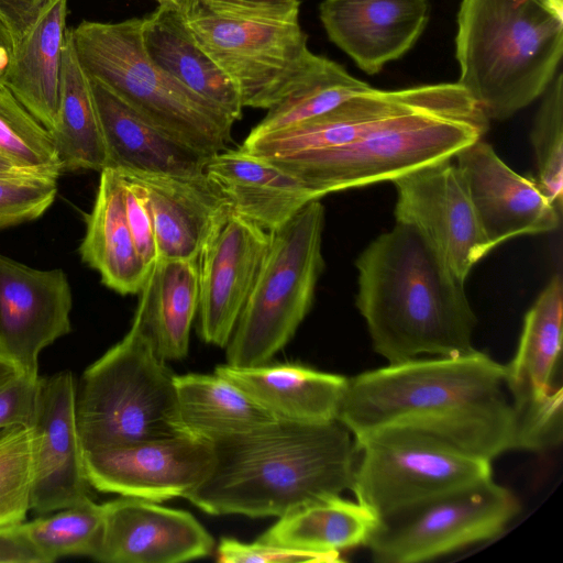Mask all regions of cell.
I'll return each mask as SVG.
<instances>
[{"label":"cell","instance_id":"6","mask_svg":"<svg viewBox=\"0 0 563 563\" xmlns=\"http://www.w3.org/2000/svg\"><path fill=\"white\" fill-rule=\"evenodd\" d=\"M76 418L85 452L194 435L180 415L175 374L135 316L123 339L82 373Z\"/></svg>","mask_w":563,"mask_h":563},{"label":"cell","instance_id":"7","mask_svg":"<svg viewBox=\"0 0 563 563\" xmlns=\"http://www.w3.org/2000/svg\"><path fill=\"white\" fill-rule=\"evenodd\" d=\"M143 18L70 29L88 77L172 137L210 157L227 148L234 120L158 67L146 54Z\"/></svg>","mask_w":563,"mask_h":563},{"label":"cell","instance_id":"24","mask_svg":"<svg viewBox=\"0 0 563 563\" xmlns=\"http://www.w3.org/2000/svg\"><path fill=\"white\" fill-rule=\"evenodd\" d=\"M214 373L233 383L276 419L307 423L336 420L347 386V378L342 375L298 364H222Z\"/></svg>","mask_w":563,"mask_h":563},{"label":"cell","instance_id":"10","mask_svg":"<svg viewBox=\"0 0 563 563\" xmlns=\"http://www.w3.org/2000/svg\"><path fill=\"white\" fill-rule=\"evenodd\" d=\"M356 501L378 519L492 477V462L433 435L385 428L354 440Z\"/></svg>","mask_w":563,"mask_h":563},{"label":"cell","instance_id":"34","mask_svg":"<svg viewBox=\"0 0 563 563\" xmlns=\"http://www.w3.org/2000/svg\"><path fill=\"white\" fill-rule=\"evenodd\" d=\"M0 155L20 168L62 175L49 131L0 82Z\"/></svg>","mask_w":563,"mask_h":563},{"label":"cell","instance_id":"46","mask_svg":"<svg viewBox=\"0 0 563 563\" xmlns=\"http://www.w3.org/2000/svg\"><path fill=\"white\" fill-rule=\"evenodd\" d=\"M23 521L25 520L22 519L21 517L0 509V530L15 527Z\"/></svg>","mask_w":563,"mask_h":563},{"label":"cell","instance_id":"29","mask_svg":"<svg viewBox=\"0 0 563 563\" xmlns=\"http://www.w3.org/2000/svg\"><path fill=\"white\" fill-rule=\"evenodd\" d=\"M377 523L378 518L368 508L334 495L279 517L257 541L335 562L342 551L365 545Z\"/></svg>","mask_w":563,"mask_h":563},{"label":"cell","instance_id":"2","mask_svg":"<svg viewBox=\"0 0 563 563\" xmlns=\"http://www.w3.org/2000/svg\"><path fill=\"white\" fill-rule=\"evenodd\" d=\"M212 444L209 475L185 497L209 515L279 518L352 486L357 451L338 420L277 419Z\"/></svg>","mask_w":563,"mask_h":563},{"label":"cell","instance_id":"15","mask_svg":"<svg viewBox=\"0 0 563 563\" xmlns=\"http://www.w3.org/2000/svg\"><path fill=\"white\" fill-rule=\"evenodd\" d=\"M69 371L38 378L33 416L30 510L42 516L90 498Z\"/></svg>","mask_w":563,"mask_h":563},{"label":"cell","instance_id":"14","mask_svg":"<svg viewBox=\"0 0 563 563\" xmlns=\"http://www.w3.org/2000/svg\"><path fill=\"white\" fill-rule=\"evenodd\" d=\"M213 461L212 442L194 435L140 441L84 453L91 487L155 503L185 498L209 475Z\"/></svg>","mask_w":563,"mask_h":563},{"label":"cell","instance_id":"1","mask_svg":"<svg viewBox=\"0 0 563 563\" xmlns=\"http://www.w3.org/2000/svg\"><path fill=\"white\" fill-rule=\"evenodd\" d=\"M506 367L474 350L417 357L347 378L336 420L353 439L404 428L493 461L517 449Z\"/></svg>","mask_w":563,"mask_h":563},{"label":"cell","instance_id":"17","mask_svg":"<svg viewBox=\"0 0 563 563\" xmlns=\"http://www.w3.org/2000/svg\"><path fill=\"white\" fill-rule=\"evenodd\" d=\"M71 288L60 268L36 269L0 254V354L38 377V356L71 331Z\"/></svg>","mask_w":563,"mask_h":563},{"label":"cell","instance_id":"38","mask_svg":"<svg viewBox=\"0 0 563 563\" xmlns=\"http://www.w3.org/2000/svg\"><path fill=\"white\" fill-rule=\"evenodd\" d=\"M120 175L124 183V206L129 229L141 260L151 272L158 260V252L146 195L137 183Z\"/></svg>","mask_w":563,"mask_h":563},{"label":"cell","instance_id":"41","mask_svg":"<svg viewBox=\"0 0 563 563\" xmlns=\"http://www.w3.org/2000/svg\"><path fill=\"white\" fill-rule=\"evenodd\" d=\"M48 0H0V20L16 45L30 31Z\"/></svg>","mask_w":563,"mask_h":563},{"label":"cell","instance_id":"11","mask_svg":"<svg viewBox=\"0 0 563 563\" xmlns=\"http://www.w3.org/2000/svg\"><path fill=\"white\" fill-rule=\"evenodd\" d=\"M519 511L516 495L490 478L378 519L365 547L377 563L426 562L495 538Z\"/></svg>","mask_w":563,"mask_h":563},{"label":"cell","instance_id":"45","mask_svg":"<svg viewBox=\"0 0 563 563\" xmlns=\"http://www.w3.org/2000/svg\"><path fill=\"white\" fill-rule=\"evenodd\" d=\"M21 374L15 365L5 356L0 354V384L11 379L12 377Z\"/></svg>","mask_w":563,"mask_h":563},{"label":"cell","instance_id":"25","mask_svg":"<svg viewBox=\"0 0 563 563\" xmlns=\"http://www.w3.org/2000/svg\"><path fill=\"white\" fill-rule=\"evenodd\" d=\"M85 222L79 246L82 262L100 274L108 288L121 295L139 294L150 271L135 249L125 214L124 183L115 169L106 167L100 172L95 202Z\"/></svg>","mask_w":563,"mask_h":563},{"label":"cell","instance_id":"33","mask_svg":"<svg viewBox=\"0 0 563 563\" xmlns=\"http://www.w3.org/2000/svg\"><path fill=\"white\" fill-rule=\"evenodd\" d=\"M102 520V505L90 497L51 516L23 521L19 529L43 563H52L69 555L93 558L100 542Z\"/></svg>","mask_w":563,"mask_h":563},{"label":"cell","instance_id":"39","mask_svg":"<svg viewBox=\"0 0 563 563\" xmlns=\"http://www.w3.org/2000/svg\"><path fill=\"white\" fill-rule=\"evenodd\" d=\"M217 553L218 561L223 563L327 562L314 553L274 547L257 540L246 543L231 538L221 539Z\"/></svg>","mask_w":563,"mask_h":563},{"label":"cell","instance_id":"35","mask_svg":"<svg viewBox=\"0 0 563 563\" xmlns=\"http://www.w3.org/2000/svg\"><path fill=\"white\" fill-rule=\"evenodd\" d=\"M530 141L538 178L547 198L562 211L563 198V75L558 71L536 113Z\"/></svg>","mask_w":563,"mask_h":563},{"label":"cell","instance_id":"19","mask_svg":"<svg viewBox=\"0 0 563 563\" xmlns=\"http://www.w3.org/2000/svg\"><path fill=\"white\" fill-rule=\"evenodd\" d=\"M99 547L106 563H178L208 556L212 536L189 512L121 496L102 504Z\"/></svg>","mask_w":563,"mask_h":563},{"label":"cell","instance_id":"16","mask_svg":"<svg viewBox=\"0 0 563 563\" xmlns=\"http://www.w3.org/2000/svg\"><path fill=\"white\" fill-rule=\"evenodd\" d=\"M271 243V232L231 208L214 227L197 258L199 334L225 347L253 289Z\"/></svg>","mask_w":563,"mask_h":563},{"label":"cell","instance_id":"36","mask_svg":"<svg viewBox=\"0 0 563 563\" xmlns=\"http://www.w3.org/2000/svg\"><path fill=\"white\" fill-rule=\"evenodd\" d=\"M33 432L30 424L0 430V509L25 520L30 510Z\"/></svg>","mask_w":563,"mask_h":563},{"label":"cell","instance_id":"18","mask_svg":"<svg viewBox=\"0 0 563 563\" xmlns=\"http://www.w3.org/2000/svg\"><path fill=\"white\" fill-rule=\"evenodd\" d=\"M454 158L478 224L493 249L520 235L555 231L562 211L542 192L536 179L512 170L483 139Z\"/></svg>","mask_w":563,"mask_h":563},{"label":"cell","instance_id":"22","mask_svg":"<svg viewBox=\"0 0 563 563\" xmlns=\"http://www.w3.org/2000/svg\"><path fill=\"white\" fill-rule=\"evenodd\" d=\"M203 173L235 214L268 232L320 200L300 178L241 146L210 156Z\"/></svg>","mask_w":563,"mask_h":563},{"label":"cell","instance_id":"3","mask_svg":"<svg viewBox=\"0 0 563 563\" xmlns=\"http://www.w3.org/2000/svg\"><path fill=\"white\" fill-rule=\"evenodd\" d=\"M356 307L388 363L473 352L476 316L465 283L411 227L396 222L355 261Z\"/></svg>","mask_w":563,"mask_h":563},{"label":"cell","instance_id":"12","mask_svg":"<svg viewBox=\"0 0 563 563\" xmlns=\"http://www.w3.org/2000/svg\"><path fill=\"white\" fill-rule=\"evenodd\" d=\"M563 284L560 274L527 311L505 384L516 417L517 450L545 451L562 441V387L554 378L562 349Z\"/></svg>","mask_w":563,"mask_h":563},{"label":"cell","instance_id":"32","mask_svg":"<svg viewBox=\"0 0 563 563\" xmlns=\"http://www.w3.org/2000/svg\"><path fill=\"white\" fill-rule=\"evenodd\" d=\"M340 64L316 55L310 66L267 109L249 136L283 130L321 115L351 97L369 89Z\"/></svg>","mask_w":563,"mask_h":563},{"label":"cell","instance_id":"42","mask_svg":"<svg viewBox=\"0 0 563 563\" xmlns=\"http://www.w3.org/2000/svg\"><path fill=\"white\" fill-rule=\"evenodd\" d=\"M0 563H43L19 525L0 530Z\"/></svg>","mask_w":563,"mask_h":563},{"label":"cell","instance_id":"21","mask_svg":"<svg viewBox=\"0 0 563 563\" xmlns=\"http://www.w3.org/2000/svg\"><path fill=\"white\" fill-rule=\"evenodd\" d=\"M144 190L153 218L158 260L196 261L222 217L227 199L205 173L173 176L135 170H117Z\"/></svg>","mask_w":563,"mask_h":563},{"label":"cell","instance_id":"37","mask_svg":"<svg viewBox=\"0 0 563 563\" xmlns=\"http://www.w3.org/2000/svg\"><path fill=\"white\" fill-rule=\"evenodd\" d=\"M58 177L23 168L0 173V230L45 213L55 200Z\"/></svg>","mask_w":563,"mask_h":563},{"label":"cell","instance_id":"23","mask_svg":"<svg viewBox=\"0 0 563 563\" xmlns=\"http://www.w3.org/2000/svg\"><path fill=\"white\" fill-rule=\"evenodd\" d=\"M90 81L106 167L173 176L203 174L208 156L172 137L99 82Z\"/></svg>","mask_w":563,"mask_h":563},{"label":"cell","instance_id":"13","mask_svg":"<svg viewBox=\"0 0 563 563\" xmlns=\"http://www.w3.org/2000/svg\"><path fill=\"white\" fill-rule=\"evenodd\" d=\"M452 159L394 179V214L396 222L413 228L465 283L473 267L494 249L478 224L464 178Z\"/></svg>","mask_w":563,"mask_h":563},{"label":"cell","instance_id":"4","mask_svg":"<svg viewBox=\"0 0 563 563\" xmlns=\"http://www.w3.org/2000/svg\"><path fill=\"white\" fill-rule=\"evenodd\" d=\"M489 121L457 82L409 87L402 102L345 145L274 163L328 194L394 179L452 159L483 139Z\"/></svg>","mask_w":563,"mask_h":563},{"label":"cell","instance_id":"30","mask_svg":"<svg viewBox=\"0 0 563 563\" xmlns=\"http://www.w3.org/2000/svg\"><path fill=\"white\" fill-rule=\"evenodd\" d=\"M63 172H101L107 155L91 81L67 29L60 67L59 104L49 131Z\"/></svg>","mask_w":563,"mask_h":563},{"label":"cell","instance_id":"8","mask_svg":"<svg viewBox=\"0 0 563 563\" xmlns=\"http://www.w3.org/2000/svg\"><path fill=\"white\" fill-rule=\"evenodd\" d=\"M299 8V0H202L185 23L235 84L243 107L267 110L316 56Z\"/></svg>","mask_w":563,"mask_h":563},{"label":"cell","instance_id":"26","mask_svg":"<svg viewBox=\"0 0 563 563\" xmlns=\"http://www.w3.org/2000/svg\"><path fill=\"white\" fill-rule=\"evenodd\" d=\"M142 38L158 67L234 121L242 118L244 107L235 84L197 43L178 13L158 5L143 18Z\"/></svg>","mask_w":563,"mask_h":563},{"label":"cell","instance_id":"20","mask_svg":"<svg viewBox=\"0 0 563 563\" xmlns=\"http://www.w3.org/2000/svg\"><path fill=\"white\" fill-rule=\"evenodd\" d=\"M320 21L328 37L368 75L404 56L429 21L427 0H324Z\"/></svg>","mask_w":563,"mask_h":563},{"label":"cell","instance_id":"47","mask_svg":"<svg viewBox=\"0 0 563 563\" xmlns=\"http://www.w3.org/2000/svg\"><path fill=\"white\" fill-rule=\"evenodd\" d=\"M14 169H20V167H16L10 161H8L7 158H4L0 155V173L10 172V170H14ZM23 169H25V168H23Z\"/></svg>","mask_w":563,"mask_h":563},{"label":"cell","instance_id":"28","mask_svg":"<svg viewBox=\"0 0 563 563\" xmlns=\"http://www.w3.org/2000/svg\"><path fill=\"white\" fill-rule=\"evenodd\" d=\"M135 317L165 361L187 356L199 305L197 260L159 258L141 289Z\"/></svg>","mask_w":563,"mask_h":563},{"label":"cell","instance_id":"44","mask_svg":"<svg viewBox=\"0 0 563 563\" xmlns=\"http://www.w3.org/2000/svg\"><path fill=\"white\" fill-rule=\"evenodd\" d=\"M161 7H165L178 13L184 20L189 19L202 0H156Z\"/></svg>","mask_w":563,"mask_h":563},{"label":"cell","instance_id":"43","mask_svg":"<svg viewBox=\"0 0 563 563\" xmlns=\"http://www.w3.org/2000/svg\"><path fill=\"white\" fill-rule=\"evenodd\" d=\"M14 48L15 44L12 35L5 24L0 20V82L11 65Z\"/></svg>","mask_w":563,"mask_h":563},{"label":"cell","instance_id":"40","mask_svg":"<svg viewBox=\"0 0 563 563\" xmlns=\"http://www.w3.org/2000/svg\"><path fill=\"white\" fill-rule=\"evenodd\" d=\"M38 377L18 374L0 384V430L30 424L37 394Z\"/></svg>","mask_w":563,"mask_h":563},{"label":"cell","instance_id":"5","mask_svg":"<svg viewBox=\"0 0 563 563\" xmlns=\"http://www.w3.org/2000/svg\"><path fill=\"white\" fill-rule=\"evenodd\" d=\"M563 54V0H462L457 81L490 122L541 97Z\"/></svg>","mask_w":563,"mask_h":563},{"label":"cell","instance_id":"31","mask_svg":"<svg viewBox=\"0 0 563 563\" xmlns=\"http://www.w3.org/2000/svg\"><path fill=\"white\" fill-rule=\"evenodd\" d=\"M175 387L187 429L209 442L250 433L277 420L246 393L216 373L175 375Z\"/></svg>","mask_w":563,"mask_h":563},{"label":"cell","instance_id":"27","mask_svg":"<svg viewBox=\"0 0 563 563\" xmlns=\"http://www.w3.org/2000/svg\"><path fill=\"white\" fill-rule=\"evenodd\" d=\"M67 0H48L37 20L15 45L1 82L48 131L56 122Z\"/></svg>","mask_w":563,"mask_h":563},{"label":"cell","instance_id":"9","mask_svg":"<svg viewBox=\"0 0 563 563\" xmlns=\"http://www.w3.org/2000/svg\"><path fill=\"white\" fill-rule=\"evenodd\" d=\"M323 227L324 207L313 200L271 232L266 257L225 346L227 364H266L295 335L324 268Z\"/></svg>","mask_w":563,"mask_h":563}]
</instances>
